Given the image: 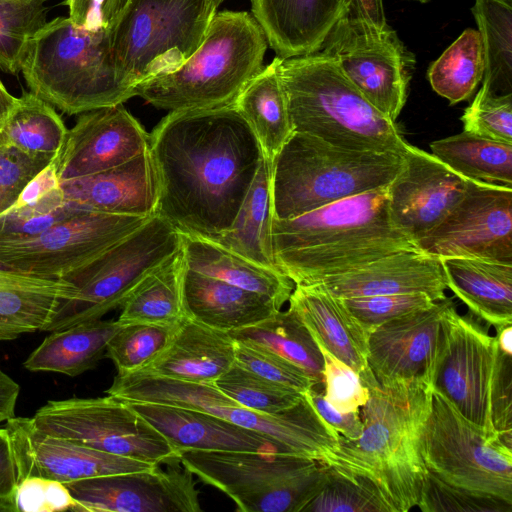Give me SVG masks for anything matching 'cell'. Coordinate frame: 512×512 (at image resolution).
I'll return each mask as SVG.
<instances>
[{
  "mask_svg": "<svg viewBox=\"0 0 512 512\" xmlns=\"http://www.w3.org/2000/svg\"><path fill=\"white\" fill-rule=\"evenodd\" d=\"M235 360L236 342L228 332L185 316L162 353L137 372L186 382L214 383Z\"/></svg>",
  "mask_w": 512,
  "mask_h": 512,
  "instance_id": "cell-28",
  "label": "cell"
},
{
  "mask_svg": "<svg viewBox=\"0 0 512 512\" xmlns=\"http://www.w3.org/2000/svg\"><path fill=\"white\" fill-rule=\"evenodd\" d=\"M315 284L341 299L425 293L439 301L447 289L440 259L420 249L398 251Z\"/></svg>",
  "mask_w": 512,
  "mask_h": 512,
  "instance_id": "cell-24",
  "label": "cell"
},
{
  "mask_svg": "<svg viewBox=\"0 0 512 512\" xmlns=\"http://www.w3.org/2000/svg\"><path fill=\"white\" fill-rule=\"evenodd\" d=\"M68 129L52 105L24 92L0 126V144L34 155L57 156Z\"/></svg>",
  "mask_w": 512,
  "mask_h": 512,
  "instance_id": "cell-39",
  "label": "cell"
},
{
  "mask_svg": "<svg viewBox=\"0 0 512 512\" xmlns=\"http://www.w3.org/2000/svg\"><path fill=\"white\" fill-rule=\"evenodd\" d=\"M236 342L235 364L273 383L304 394L315 383L300 368L257 346Z\"/></svg>",
  "mask_w": 512,
  "mask_h": 512,
  "instance_id": "cell-51",
  "label": "cell"
},
{
  "mask_svg": "<svg viewBox=\"0 0 512 512\" xmlns=\"http://www.w3.org/2000/svg\"><path fill=\"white\" fill-rule=\"evenodd\" d=\"M447 288L472 315L496 331L512 325V264L479 258H439Z\"/></svg>",
  "mask_w": 512,
  "mask_h": 512,
  "instance_id": "cell-31",
  "label": "cell"
},
{
  "mask_svg": "<svg viewBox=\"0 0 512 512\" xmlns=\"http://www.w3.org/2000/svg\"><path fill=\"white\" fill-rule=\"evenodd\" d=\"M281 57H275L243 88L234 101L252 129L264 157L272 163L293 133L286 94L279 75Z\"/></svg>",
  "mask_w": 512,
  "mask_h": 512,
  "instance_id": "cell-34",
  "label": "cell"
},
{
  "mask_svg": "<svg viewBox=\"0 0 512 512\" xmlns=\"http://www.w3.org/2000/svg\"><path fill=\"white\" fill-rule=\"evenodd\" d=\"M179 462L241 512H303L326 474L323 463L290 454L185 450Z\"/></svg>",
  "mask_w": 512,
  "mask_h": 512,
  "instance_id": "cell-9",
  "label": "cell"
},
{
  "mask_svg": "<svg viewBox=\"0 0 512 512\" xmlns=\"http://www.w3.org/2000/svg\"><path fill=\"white\" fill-rule=\"evenodd\" d=\"M512 325H507L497 331L496 340L499 349L512 355Z\"/></svg>",
  "mask_w": 512,
  "mask_h": 512,
  "instance_id": "cell-61",
  "label": "cell"
},
{
  "mask_svg": "<svg viewBox=\"0 0 512 512\" xmlns=\"http://www.w3.org/2000/svg\"><path fill=\"white\" fill-rule=\"evenodd\" d=\"M20 386L0 368V423L15 417Z\"/></svg>",
  "mask_w": 512,
  "mask_h": 512,
  "instance_id": "cell-59",
  "label": "cell"
},
{
  "mask_svg": "<svg viewBox=\"0 0 512 512\" xmlns=\"http://www.w3.org/2000/svg\"><path fill=\"white\" fill-rule=\"evenodd\" d=\"M75 295L63 279L25 273L0 260V342L43 331L59 302Z\"/></svg>",
  "mask_w": 512,
  "mask_h": 512,
  "instance_id": "cell-30",
  "label": "cell"
},
{
  "mask_svg": "<svg viewBox=\"0 0 512 512\" xmlns=\"http://www.w3.org/2000/svg\"><path fill=\"white\" fill-rule=\"evenodd\" d=\"M40 430L152 465L179 461L166 439L129 404L107 395L51 400L32 416Z\"/></svg>",
  "mask_w": 512,
  "mask_h": 512,
  "instance_id": "cell-13",
  "label": "cell"
},
{
  "mask_svg": "<svg viewBox=\"0 0 512 512\" xmlns=\"http://www.w3.org/2000/svg\"><path fill=\"white\" fill-rule=\"evenodd\" d=\"M461 121L464 131L512 144V93L494 94L481 87Z\"/></svg>",
  "mask_w": 512,
  "mask_h": 512,
  "instance_id": "cell-47",
  "label": "cell"
},
{
  "mask_svg": "<svg viewBox=\"0 0 512 512\" xmlns=\"http://www.w3.org/2000/svg\"><path fill=\"white\" fill-rule=\"evenodd\" d=\"M182 246L146 273L125 297L117 319L120 325L150 323L175 325L184 317Z\"/></svg>",
  "mask_w": 512,
  "mask_h": 512,
  "instance_id": "cell-36",
  "label": "cell"
},
{
  "mask_svg": "<svg viewBox=\"0 0 512 512\" xmlns=\"http://www.w3.org/2000/svg\"><path fill=\"white\" fill-rule=\"evenodd\" d=\"M367 511L389 512L370 485L327 465L320 490L303 509V512Z\"/></svg>",
  "mask_w": 512,
  "mask_h": 512,
  "instance_id": "cell-46",
  "label": "cell"
},
{
  "mask_svg": "<svg viewBox=\"0 0 512 512\" xmlns=\"http://www.w3.org/2000/svg\"><path fill=\"white\" fill-rule=\"evenodd\" d=\"M75 500L62 482L27 476L18 481L15 492L16 512L72 511Z\"/></svg>",
  "mask_w": 512,
  "mask_h": 512,
  "instance_id": "cell-53",
  "label": "cell"
},
{
  "mask_svg": "<svg viewBox=\"0 0 512 512\" xmlns=\"http://www.w3.org/2000/svg\"><path fill=\"white\" fill-rule=\"evenodd\" d=\"M359 410L362 434H339L336 447L320 463L370 485L389 512L419 506L427 477L419 439L429 412L432 386L422 382L368 387Z\"/></svg>",
  "mask_w": 512,
  "mask_h": 512,
  "instance_id": "cell-3",
  "label": "cell"
},
{
  "mask_svg": "<svg viewBox=\"0 0 512 512\" xmlns=\"http://www.w3.org/2000/svg\"><path fill=\"white\" fill-rule=\"evenodd\" d=\"M351 314L368 332L403 314L434 304L425 293L387 294L342 299Z\"/></svg>",
  "mask_w": 512,
  "mask_h": 512,
  "instance_id": "cell-49",
  "label": "cell"
},
{
  "mask_svg": "<svg viewBox=\"0 0 512 512\" xmlns=\"http://www.w3.org/2000/svg\"><path fill=\"white\" fill-rule=\"evenodd\" d=\"M242 343L266 349L304 371L323 385L324 360L318 344L298 316L288 308L268 319L243 329L228 332Z\"/></svg>",
  "mask_w": 512,
  "mask_h": 512,
  "instance_id": "cell-37",
  "label": "cell"
},
{
  "mask_svg": "<svg viewBox=\"0 0 512 512\" xmlns=\"http://www.w3.org/2000/svg\"><path fill=\"white\" fill-rule=\"evenodd\" d=\"M346 13L377 28L387 26L383 0H345Z\"/></svg>",
  "mask_w": 512,
  "mask_h": 512,
  "instance_id": "cell-58",
  "label": "cell"
},
{
  "mask_svg": "<svg viewBox=\"0 0 512 512\" xmlns=\"http://www.w3.org/2000/svg\"><path fill=\"white\" fill-rule=\"evenodd\" d=\"M453 304L452 298L445 297L369 332L368 365L380 385H431L444 339L443 318Z\"/></svg>",
  "mask_w": 512,
  "mask_h": 512,
  "instance_id": "cell-19",
  "label": "cell"
},
{
  "mask_svg": "<svg viewBox=\"0 0 512 512\" xmlns=\"http://www.w3.org/2000/svg\"><path fill=\"white\" fill-rule=\"evenodd\" d=\"M181 246V233L153 214L133 232L61 278L74 286L76 295L59 302L43 331L98 320L120 308L137 282Z\"/></svg>",
  "mask_w": 512,
  "mask_h": 512,
  "instance_id": "cell-11",
  "label": "cell"
},
{
  "mask_svg": "<svg viewBox=\"0 0 512 512\" xmlns=\"http://www.w3.org/2000/svg\"><path fill=\"white\" fill-rule=\"evenodd\" d=\"M149 217L82 210L34 239L0 243V260L25 273L61 279L133 232Z\"/></svg>",
  "mask_w": 512,
  "mask_h": 512,
  "instance_id": "cell-15",
  "label": "cell"
},
{
  "mask_svg": "<svg viewBox=\"0 0 512 512\" xmlns=\"http://www.w3.org/2000/svg\"><path fill=\"white\" fill-rule=\"evenodd\" d=\"M241 406L264 414H276L297 405L304 394L268 381L234 364L213 383Z\"/></svg>",
  "mask_w": 512,
  "mask_h": 512,
  "instance_id": "cell-45",
  "label": "cell"
},
{
  "mask_svg": "<svg viewBox=\"0 0 512 512\" xmlns=\"http://www.w3.org/2000/svg\"><path fill=\"white\" fill-rule=\"evenodd\" d=\"M30 92L68 115L123 104L135 86L117 66L108 28L69 17L48 21L29 42L20 71Z\"/></svg>",
  "mask_w": 512,
  "mask_h": 512,
  "instance_id": "cell-5",
  "label": "cell"
},
{
  "mask_svg": "<svg viewBox=\"0 0 512 512\" xmlns=\"http://www.w3.org/2000/svg\"><path fill=\"white\" fill-rule=\"evenodd\" d=\"M5 428L12 443L18 481L40 476L67 483L159 466L48 434L35 426L32 417L15 416L6 421Z\"/></svg>",
  "mask_w": 512,
  "mask_h": 512,
  "instance_id": "cell-21",
  "label": "cell"
},
{
  "mask_svg": "<svg viewBox=\"0 0 512 512\" xmlns=\"http://www.w3.org/2000/svg\"><path fill=\"white\" fill-rule=\"evenodd\" d=\"M210 0H127L108 27L122 74L135 87L184 64L216 13Z\"/></svg>",
  "mask_w": 512,
  "mask_h": 512,
  "instance_id": "cell-10",
  "label": "cell"
},
{
  "mask_svg": "<svg viewBox=\"0 0 512 512\" xmlns=\"http://www.w3.org/2000/svg\"><path fill=\"white\" fill-rule=\"evenodd\" d=\"M471 12L481 37L485 70L482 88L512 93V0H474Z\"/></svg>",
  "mask_w": 512,
  "mask_h": 512,
  "instance_id": "cell-40",
  "label": "cell"
},
{
  "mask_svg": "<svg viewBox=\"0 0 512 512\" xmlns=\"http://www.w3.org/2000/svg\"><path fill=\"white\" fill-rule=\"evenodd\" d=\"M432 154L468 180L512 187V144L464 131L430 144Z\"/></svg>",
  "mask_w": 512,
  "mask_h": 512,
  "instance_id": "cell-38",
  "label": "cell"
},
{
  "mask_svg": "<svg viewBox=\"0 0 512 512\" xmlns=\"http://www.w3.org/2000/svg\"><path fill=\"white\" fill-rule=\"evenodd\" d=\"M416 244L437 258L512 264V187L468 180L460 202Z\"/></svg>",
  "mask_w": 512,
  "mask_h": 512,
  "instance_id": "cell-17",
  "label": "cell"
},
{
  "mask_svg": "<svg viewBox=\"0 0 512 512\" xmlns=\"http://www.w3.org/2000/svg\"><path fill=\"white\" fill-rule=\"evenodd\" d=\"M106 393L125 401L150 402L206 412L270 436L294 455L321 461L338 443L304 395L295 406L276 414L249 410L213 383H195L141 372L117 375Z\"/></svg>",
  "mask_w": 512,
  "mask_h": 512,
  "instance_id": "cell-8",
  "label": "cell"
},
{
  "mask_svg": "<svg viewBox=\"0 0 512 512\" xmlns=\"http://www.w3.org/2000/svg\"><path fill=\"white\" fill-rule=\"evenodd\" d=\"M411 1H415V2H419L421 4H425V3L429 2L430 0H411Z\"/></svg>",
  "mask_w": 512,
  "mask_h": 512,
  "instance_id": "cell-63",
  "label": "cell"
},
{
  "mask_svg": "<svg viewBox=\"0 0 512 512\" xmlns=\"http://www.w3.org/2000/svg\"><path fill=\"white\" fill-rule=\"evenodd\" d=\"M126 402L166 439L178 457L185 450L294 455L268 435L206 412L150 402Z\"/></svg>",
  "mask_w": 512,
  "mask_h": 512,
  "instance_id": "cell-23",
  "label": "cell"
},
{
  "mask_svg": "<svg viewBox=\"0 0 512 512\" xmlns=\"http://www.w3.org/2000/svg\"><path fill=\"white\" fill-rule=\"evenodd\" d=\"M394 153L347 149L293 132L271 163L273 216L297 217L388 186L404 166Z\"/></svg>",
  "mask_w": 512,
  "mask_h": 512,
  "instance_id": "cell-7",
  "label": "cell"
},
{
  "mask_svg": "<svg viewBox=\"0 0 512 512\" xmlns=\"http://www.w3.org/2000/svg\"><path fill=\"white\" fill-rule=\"evenodd\" d=\"M57 156L29 154L0 144V214L17 202L29 182Z\"/></svg>",
  "mask_w": 512,
  "mask_h": 512,
  "instance_id": "cell-48",
  "label": "cell"
},
{
  "mask_svg": "<svg viewBox=\"0 0 512 512\" xmlns=\"http://www.w3.org/2000/svg\"><path fill=\"white\" fill-rule=\"evenodd\" d=\"M251 9L269 46L281 58L317 52L346 13L345 0H251Z\"/></svg>",
  "mask_w": 512,
  "mask_h": 512,
  "instance_id": "cell-27",
  "label": "cell"
},
{
  "mask_svg": "<svg viewBox=\"0 0 512 512\" xmlns=\"http://www.w3.org/2000/svg\"><path fill=\"white\" fill-rule=\"evenodd\" d=\"M70 20L78 27L108 28L119 13L123 0H66Z\"/></svg>",
  "mask_w": 512,
  "mask_h": 512,
  "instance_id": "cell-55",
  "label": "cell"
},
{
  "mask_svg": "<svg viewBox=\"0 0 512 512\" xmlns=\"http://www.w3.org/2000/svg\"><path fill=\"white\" fill-rule=\"evenodd\" d=\"M149 150V133L123 104L79 114L56 158L60 182L104 172Z\"/></svg>",
  "mask_w": 512,
  "mask_h": 512,
  "instance_id": "cell-20",
  "label": "cell"
},
{
  "mask_svg": "<svg viewBox=\"0 0 512 512\" xmlns=\"http://www.w3.org/2000/svg\"><path fill=\"white\" fill-rule=\"evenodd\" d=\"M121 325L117 320H93L53 331L27 357L32 372H56L75 377L96 367L108 341Z\"/></svg>",
  "mask_w": 512,
  "mask_h": 512,
  "instance_id": "cell-33",
  "label": "cell"
},
{
  "mask_svg": "<svg viewBox=\"0 0 512 512\" xmlns=\"http://www.w3.org/2000/svg\"><path fill=\"white\" fill-rule=\"evenodd\" d=\"M127 0H123V4L126 2ZM123 6V5H122Z\"/></svg>",
  "mask_w": 512,
  "mask_h": 512,
  "instance_id": "cell-64",
  "label": "cell"
},
{
  "mask_svg": "<svg viewBox=\"0 0 512 512\" xmlns=\"http://www.w3.org/2000/svg\"><path fill=\"white\" fill-rule=\"evenodd\" d=\"M210 1L217 8L224 0H210Z\"/></svg>",
  "mask_w": 512,
  "mask_h": 512,
  "instance_id": "cell-62",
  "label": "cell"
},
{
  "mask_svg": "<svg viewBox=\"0 0 512 512\" xmlns=\"http://www.w3.org/2000/svg\"><path fill=\"white\" fill-rule=\"evenodd\" d=\"M443 326L444 339L432 388L489 437H496L490 413L496 336L472 317L460 315L455 304L444 315Z\"/></svg>",
  "mask_w": 512,
  "mask_h": 512,
  "instance_id": "cell-16",
  "label": "cell"
},
{
  "mask_svg": "<svg viewBox=\"0 0 512 512\" xmlns=\"http://www.w3.org/2000/svg\"><path fill=\"white\" fill-rule=\"evenodd\" d=\"M271 177V163L264 157L230 228L207 240L260 265L278 269L271 236L274 217Z\"/></svg>",
  "mask_w": 512,
  "mask_h": 512,
  "instance_id": "cell-35",
  "label": "cell"
},
{
  "mask_svg": "<svg viewBox=\"0 0 512 512\" xmlns=\"http://www.w3.org/2000/svg\"><path fill=\"white\" fill-rule=\"evenodd\" d=\"M45 0H0V68L21 71L29 42L48 22Z\"/></svg>",
  "mask_w": 512,
  "mask_h": 512,
  "instance_id": "cell-43",
  "label": "cell"
},
{
  "mask_svg": "<svg viewBox=\"0 0 512 512\" xmlns=\"http://www.w3.org/2000/svg\"><path fill=\"white\" fill-rule=\"evenodd\" d=\"M419 448L427 472L441 482L512 505V448L489 437L435 390Z\"/></svg>",
  "mask_w": 512,
  "mask_h": 512,
  "instance_id": "cell-12",
  "label": "cell"
},
{
  "mask_svg": "<svg viewBox=\"0 0 512 512\" xmlns=\"http://www.w3.org/2000/svg\"><path fill=\"white\" fill-rule=\"evenodd\" d=\"M182 291L187 318L224 332L256 325L281 310L269 297L188 268Z\"/></svg>",
  "mask_w": 512,
  "mask_h": 512,
  "instance_id": "cell-29",
  "label": "cell"
},
{
  "mask_svg": "<svg viewBox=\"0 0 512 512\" xmlns=\"http://www.w3.org/2000/svg\"><path fill=\"white\" fill-rule=\"evenodd\" d=\"M267 46L264 31L250 13H215L192 56L176 70L138 84L134 96L169 111L233 105L263 68Z\"/></svg>",
  "mask_w": 512,
  "mask_h": 512,
  "instance_id": "cell-6",
  "label": "cell"
},
{
  "mask_svg": "<svg viewBox=\"0 0 512 512\" xmlns=\"http://www.w3.org/2000/svg\"><path fill=\"white\" fill-rule=\"evenodd\" d=\"M318 51L334 58L362 95L396 121L407 100L416 57L394 29L388 25L380 29L344 14Z\"/></svg>",
  "mask_w": 512,
  "mask_h": 512,
  "instance_id": "cell-14",
  "label": "cell"
},
{
  "mask_svg": "<svg viewBox=\"0 0 512 512\" xmlns=\"http://www.w3.org/2000/svg\"><path fill=\"white\" fill-rule=\"evenodd\" d=\"M172 462L146 470L64 483L75 500L74 512H200L193 474Z\"/></svg>",
  "mask_w": 512,
  "mask_h": 512,
  "instance_id": "cell-18",
  "label": "cell"
},
{
  "mask_svg": "<svg viewBox=\"0 0 512 512\" xmlns=\"http://www.w3.org/2000/svg\"><path fill=\"white\" fill-rule=\"evenodd\" d=\"M490 413L494 432L512 448V355L497 344L490 386Z\"/></svg>",
  "mask_w": 512,
  "mask_h": 512,
  "instance_id": "cell-54",
  "label": "cell"
},
{
  "mask_svg": "<svg viewBox=\"0 0 512 512\" xmlns=\"http://www.w3.org/2000/svg\"><path fill=\"white\" fill-rule=\"evenodd\" d=\"M478 30L468 28L428 68L432 89L451 105L468 100L484 76Z\"/></svg>",
  "mask_w": 512,
  "mask_h": 512,
  "instance_id": "cell-41",
  "label": "cell"
},
{
  "mask_svg": "<svg viewBox=\"0 0 512 512\" xmlns=\"http://www.w3.org/2000/svg\"><path fill=\"white\" fill-rule=\"evenodd\" d=\"M177 324L121 325L108 341L105 357L114 363L117 373L137 372L162 353L169 344Z\"/></svg>",
  "mask_w": 512,
  "mask_h": 512,
  "instance_id": "cell-44",
  "label": "cell"
},
{
  "mask_svg": "<svg viewBox=\"0 0 512 512\" xmlns=\"http://www.w3.org/2000/svg\"><path fill=\"white\" fill-rule=\"evenodd\" d=\"M18 97L8 92L2 81L0 80V126L3 124L7 116L16 105Z\"/></svg>",
  "mask_w": 512,
  "mask_h": 512,
  "instance_id": "cell-60",
  "label": "cell"
},
{
  "mask_svg": "<svg viewBox=\"0 0 512 512\" xmlns=\"http://www.w3.org/2000/svg\"><path fill=\"white\" fill-rule=\"evenodd\" d=\"M418 508L424 512L473 511L511 512L512 505L453 488L427 472L423 495Z\"/></svg>",
  "mask_w": 512,
  "mask_h": 512,
  "instance_id": "cell-52",
  "label": "cell"
},
{
  "mask_svg": "<svg viewBox=\"0 0 512 512\" xmlns=\"http://www.w3.org/2000/svg\"><path fill=\"white\" fill-rule=\"evenodd\" d=\"M82 211L63 196L60 184L38 199L19 202L0 214V243H19Z\"/></svg>",
  "mask_w": 512,
  "mask_h": 512,
  "instance_id": "cell-42",
  "label": "cell"
},
{
  "mask_svg": "<svg viewBox=\"0 0 512 512\" xmlns=\"http://www.w3.org/2000/svg\"><path fill=\"white\" fill-rule=\"evenodd\" d=\"M18 473L7 429L0 428V512H16L15 492Z\"/></svg>",
  "mask_w": 512,
  "mask_h": 512,
  "instance_id": "cell-57",
  "label": "cell"
},
{
  "mask_svg": "<svg viewBox=\"0 0 512 512\" xmlns=\"http://www.w3.org/2000/svg\"><path fill=\"white\" fill-rule=\"evenodd\" d=\"M277 268L295 285H311L392 253L419 249L393 221L388 186L322 206L294 218L273 217Z\"/></svg>",
  "mask_w": 512,
  "mask_h": 512,
  "instance_id": "cell-2",
  "label": "cell"
},
{
  "mask_svg": "<svg viewBox=\"0 0 512 512\" xmlns=\"http://www.w3.org/2000/svg\"><path fill=\"white\" fill-rule=\"evenodd\" d=\"M148 152L155 213L204 239L230 228L264 159L234 105L170 111L149 134Z\"/></svg>",
  "mask_w": 512,
  "mask_h": 512,
  "instance_id": "cell-1",
  "label": "cell"
},
{
  "mask_svg": "<svg viewBox=\"0 0 512 512\" xmlns=\"http://www.w3.org/2000/svg\"><path fill=\"white\" fill-rule=\"evenodd\" d=\"M279 75L293 132L347 149L404 157L411 150L396 122L362 95L334 58L320 51L281 58Z\"/></svg>",
  "mask_w": 512,
  "mask_h": 512,
  "instance_id": "cell-4",
  "label": "cell"
},
{
  "mask_svg": "<svg viewBox=\"0 0 512 512\" xmlns=\"http://www.w3.org/2000/svg\"><path fill=\"white\" fill-rule=\"evenodd\" d=\"M467 182L432 153L412 146L403 168L388 185L394 223L417 242L460 202Z\"/></svg>",
  "mask_w": 512,
  "mask_h": 512,
  "instance_id": "cell-22",
  "label": "cell"
},
{
  "mask_svg": "<svg viewBox=\"0 0 512 512\" xmlns=\"http://www.w3.org/2000/svg\"><path fill=\"white\" fill-rule=\"evenodd\" d=\"M181 235L186 268L269 297L280 308L289 300L295 284L280 270L260 265L210 240Z\"/></svg>",
  "mask_w": 512,
  "mask_h": 512,
  "instance_id": "cell-32",
  "label": "cell"
},
{
  "mask_svg": "<svg viewBox=\"0 0 512 512\" xmlns=\"http://www.w3.org/2000/svg\"><path fill=\"white\" fill-rule=\"evenodd\" d=\"M324 360L323 394L340 412H359L370 397L360 376L347 364L318 344Z\"/></svg>",
  "mask_w": 512,
  "mask_h": 512,
  "instance_id": "cell-50",
  "label": "cell"
},
{
  "mask_svg": "<svg viewBox=\"0 0 512 512\" xmlns=\"http://www.w3.org/2000/svg\"><path fill=\"white\" fill-rule=\"evenodd\" d=\"M320 418L345 438L356 439L363 431L359 412H340L329 404L323 394V385H313L304 393Z\"/></svg>",
  "mask_w": 512,
  "mask_h": 512,
  "instance_id": "cell-56",
  "label": "cell"
},
{
  "mask_svg": "<svg viewBox=\"0 0 512 512\" xmlns=\"http://www.w3.org/2000/svg\"><path fill=\"white\" fill-rule=\"evenodd\" d=\"M66 200L82 210L149 217L157 187L149 152L110 170L60 182Z\"/></svg>",
  "mask_w": 512,
  "mask_h": 512,
  "instance_id": "cell-26",
  "label": "cell"
},
{
  "mask_svg": "<svg viewBox=\"0 0 512 512\" xmlns=\"http://www.w3.org/2000/svg\"><path fill=\"white\" fill-rule=\"evenodd\" d=\"M288 302L317 344L350 366L367 388L377 383L368 365V332L341 298L319 284L295 285Z\"/></svg>",
  "mask_w": 512,
  "mask_h": 512,
  "instance_id": "cell-25",
  "label": "cell"
}]
</instances>
